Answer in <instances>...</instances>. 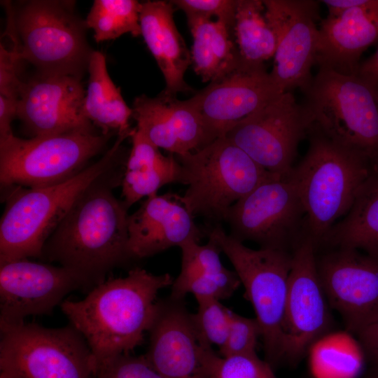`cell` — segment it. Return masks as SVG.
Wrapping results in <instances>:
<instances>
[{"label":"cell","mask_w":378,"mask_h":378,"mask_svg":"<svg viewBox=\"0 0 378 378\" xmlns=\"http://www.w3.org/2000/svg\"><path fill=\"white\" fill-rule=\"evenodd\" d=\"M173 282L168 273L153 274L135 267L125 277L104 280L80 300L61 303L69 324L90 346L96 369L143 344L158 312L157 295Z\"/></svg>","instance_id":"obj_1"},{"label":"cell","mask_w":378,"mask_h":378,"mask_svg":"<svg viewBox=\"0 0 378 378\" xmlns=\"http://www.w3.org/2000/svg\"><path fill=\"white\" fill-rule=\"evenodd\" d=\"M125 172L110 178L107 174L83 193L46 241L41 260L77 270L98 285L129 259L127 208L112 192Z\"/></svg>","instance_id":"obj_2"},{"label":"cell","mask_w":378,"mask_h":378,"mask_svg":"<svg viewBox=\"0 0 378 378\" xmlns=\"http://www.w3.org/2000/svg\"><path fill=\"white\" fill-rule=\"evenodd\" d=\"M129 137L118 135L100 159L61 183L6 188V206L0 221V263L41 259L46 241L83 193L104 176L126 167L130 151L122 144Z\"/></svg>","instance_id":"obj_3"},{"label":"cell","mask_w":378,"mask_h":378,"mask_svg":"<svg viewBox=\"0 0 378 378\" xmlns=\"http://www.w3.org/2000/svg\"><path fill=\"white\" fill-rule=\"evenodd\" d=\"M308 150L294 166V181L307 215V235L316 249L351 209L375 167L363 154L342 146L309 127Z\"/></svg>","instance_id":"obj_4"},{"label":"cell","mask_w":378,"mask_h":378,"mask_svg":"<svg viewBox=\"0 0 378 378\" xmlns=\"http://www.w3.org/2000/svg\"><path fill=\"white\" fill-rule=\"evenodd\" d=\"M310 126L378 167V85L319 69L304 92Z\"/></svg>","instance_id":"obj_5"},{"label":"cell","mask_w":378,"mask_h":378,"mask_svg":"<svg viewBox=\"0 0 378 378\" xmlns=\"http://www.w3.org/2000/svg\"><path fill=\"white\" fill-rule=\"evenodd\" d=\"M176 158L181 183L188 186L181 202L194 217L202 216L214 225L225 221L230 207L259 185L284 177L266 171L224 136Z\"/></svg>","instance_id":"obj_6"},{"label":"cell","mask_w":378,"mask_h":378,"mask_svg":"<svg viewBox=\"0 0 378 378\" xmlns=\"http://www.w3.org/2000/svg\"><path fill=\"white\" fill-rule=\"evenodd\" d=\"M232 263L244 296L251 302L260 328L265 360L274 368L282 362L283 323L292 265V252L253 249L227 234L220 224L205 230Z\"/></svg>","instance_id":"obj_7"},{"label":"cell","mask_w":378,"mask_h":378,"mask_svg":"<svg viewBox=\"0 0 378 378\" xmlns=\"http://www.w3.org/2000/svg\"><path fill=\"white\" fill-rule=\"evenodd\" d=\"M0 370L11 378H94L96 363L71 324L0 323Z\"/></svg>","instance_id":"obj_8"},{"label":"cell","mask_w":378,"mask_h":378,"mask_svg":"<svg viewBox=\"0 0 378 378\" xmlns=\"http://www.w3.org/2000/svg\"><path fill=\"white\" fill-rule=\"evenodd\" d=\"M113 134L76 131L24 139H0L1 188H41L61 183L82 171Z\"/></svg>","instance_id":"obj_9"},{"label":"cell","mask_w":378,"mask_h":378,"mask_svg":"<svg viewBox=\"0 0 378 378\" xmlns=\"http://www.w3.org/2000/svg\"><path fill=\"white\" fill-rule=\"evenodd\" d=\"M11 13L24 60L40 74L80 76L93 51L71 1H29Z\"/></svg>","instance_id":"obj_10"},{"label":"cell","mask_w":378,"mask_h":378,"mask_svg":"<svg viewBox=\"0 0 378 378\" xmlns=\"http://www.w3.org/2000/svg\"><path fill=\"white\" fill-rule=\"evenodd\" d=\"M225 222L230 235L260 248L293 252L307 235V215L290 174L268 180L234 204Z\"/></svg>","instance_id":"obj_11"},{"label":"cell","mask_w":378,"mask_h":378,"mask_svg":"<svg viewBox=\"0 0 378 378\" xmlns=\"http://www.w3.org/2000/svg\"><path fill=\"white\" fill-rule=\"evenodd\" d=\"M309 126L303 104L286 92L234 125L224 136L266 171L287 176Z\"/></svg>","instance_id":"obj_12"},{"label":"cell","mask_w":378,"mask_h":378,"mask_svg":"<svg viewBox=\"0 0 378 378\" xmlns=\"http://www.w3.org/2000/svg\"><path fill=\"white\" fill-rule=\"evenodd\" d=\"M316 267V248L309 237L292 252L283 323L282 362L297 363L329 334L332 318Z\"/></svg>","instance_id":"obj_13"},{"label":"cell","mask_w":378,"mask_h":378,"mask_svg":"<svg viewBox=\"0 0 378 378\" xmlns=\"http://www.w3.org/2000/svg\"><path fill=\"white\" fill-rule=\"evenodd\" d=\"M96 284L84 274L28 258L0 263V323H17L32 315L50 314L75 290Z\"/></svg>","instance_id":"obj_14"},{"label":"cell","mask_w":378,"mask_h":378,"mask_svg":"<svg viewBox=\"0 0 378 378\" xmlns=\"http://www.w3.org/2000/svg\"><path fill=\"white\" fill-rule=\"evenodd\" d=\"M318 277L329 305L358 335L378 318V254L333 247L319 258Z\"/></svg>","instance_id":"obj_15"},{"label":"cell","mask_w":378,"mask_h":378,"mask_svg":"<svg viewBox=\"0 0 378 378\" xmlns=\"http://www.w3.org/2000/svg\"><path fill=\"white\" fill-rule=\"evenodd\" d=\"M276 40L270 76L281 92L299 88L303 93L314 76L318 40L319 1L263 0Z\"/></svg>","instance_id":"obj_16"},{"label":"cell","mask_w":378,"mask_h":378,"mask_svg":"<svg viewBox=\"0 0 378 378\" xmlns=\"http://www.w3.org/2000/svg\"><path fill=\"white\" fill-rule=\"evenodd\" d=\"M181 300L158 301L146 356L164 378H209L218 355L200 337Z\"/></svg>","instance_id":"obj_17"},{"label":"cell","mask_w":378,"mask_h":378,"mask_svg":"<svg viewBox=\"0 0 378 378\" xmlns=\"http://www.w3.org/2000/svg\"><path fill=\"white\" fill-rule=\"evenodd\" d=\"M85 96L80 76L39 73L22 82L17 117L33 136L94 132L83 113Z\"/></svg>","instance_id":"obj_18"},{"label":"cell","mask_w":378,"mask_h":378,"mask_svg":"<svg viewBox=\"0 0 378 378\" xmlns=\"http://www.w3.org/2000/svg\"><path fill=\"white\" fill-rule=\"evenodd\" d=\"M282 93L265 67L248 68L240 63L188 100L218 138Z\"/></svg>","instance_id":"obj_19"},{"label":"cell","mask_w":378,"mask_h":378,"mask_svg":"<svg viewBox=\"0 0 378 378\" xmlns=\"http://www.w3.org/2000/svg\"><path fill=\"white\" fill-rule=\"evenodd\" d=\"M338 6L343 11L319 23L315 64L356 75L363 52L378 41V0H340Z\"/></svg>","instance_id":"obj_20"},{"label":"cell","mask_w":378,"mask_h":378,"mask_svg":"<svg viewBox=\"0 0 378 378\" xmlns=\"http://www.w3.org/2000/svg\"><path fill=\"white\" fill-rule=\"evenodd\" d=\"M132 109L136 127L156 147L176 156L199 150L217 139L188 99L162 91L155 97L141 94Z\"/></svg>","instance_id":"obj_21"},{"label":"cell","mask_w":378,"mask_h":378,"mask_svg":"<svg viewBox=\"0 0 378 378\" xmlns=\"http://www.w3.org/2000/svg\"><path fill=\"white\" fill-rule=\"evenodd\" d=\"M204 233L178 195H152L128 216V258L141 259L190 241L199 242Z\"/></svg>","instance_id":"obj_22"},{"label":"cell","mask_w":378,"mask_h":378,"mask_svg":"<svg viewBox=\"0 0 378 378\" xmlns=\"http://www.w3.org/2000/svg\"><path fill=\"white\" fill-rule=\"evenodd\" d=\"M174 11L171 1L141 3L140 26L141 36L164 76L165 88L162 92L176 97L179 92L192 90L184 79L192 60L174 23Z\"/></svg>","instance_id":"obj_23"},{"label":"cell","mask_w":378,"mask_h":378,"mask_svg":"<svg viewBox=\"0 0 378 378\" xmlns=\"http://www.w3.org/2000/svg\"><path fill=\"white\" fill-rule=\"evenodd\" d=\"M324 245L378 254V167L360 187L348 213L330 228Z\"/></svg>","instance_id":"obj_24"},{"label":"cell","mask_w":378,"mask_h":378,"mask_svg":"<svg viewBox=\"0 0 378 378\" xmlns=\"http://www.w3.org/2000/svg\"><path fill=\"white\" fill-rule=\"evenodd\" d=\"M89 81L83 104L85 116L102 130L104 134L131 135L129 120L132 109L123 99L120 88L111 80L106 68V57L93 51L88 66Z\"/></svg>","instance_id":"obj_25"},{"label":"cell","mask_w":378,"mask_h":378,"mask_svg":"<svg viewBox=\"0 0 378 378\" xmlns=\"http://www.w3.org/2000/svg\"><path fill=\"white\" fill-rule=\"evenodd\" d=\"M187 20L192 37V64L203 82H211L240 64L234 27L218 20Z\"/></svg>","instance_id":"obj_26"},{"label":"cell","mask_w":378,"mask_h":378,"mask_svg":"<svg viewBox=\"0 0 378 378\" xmlns=\"http://www.w3.org/2000/svg\"><path fill=\"white\" fill-rule=\"evenodd\" d=\"M234 33L241 65L262 68L265 61L274 57L276 36L263 0H237Z\"/></svg>","instance_id":"obj_27"},{"label":"cell","mask_w":378,"mask_h":378,"mask_svg":"<svg viewBox=\"0 0 378 378\" xmlns=\"http://www.w3.org/2000/svg\"><path fill=\"white\" fill-rule=\"evenodd\" d=\"M141 3L135 0H95L87 16L86 27L94 31L97 43L129 33L141 35Z\"/></svg>","instance_id":"obj_28"},{"label":"cell","mask_w":378,"mask_h":378,"mask_svg":"<svg viewBox=\"0 0 378 378\" xmlns=\"http://www.w3.org/2000/svg\"><path fill=\"white\" fill-rule=\"evenodd\" d=\"M323 337L321 343L312 350L310 367L314 378H357L360 372L364 353L354 342L347 347H337V335Z\"/></svg>","instance_id":"obj_29"},{"label":"cell","mask_w":378,"mask_h":378,"mask_svg":"<svg viewBox=\"0 0 378 378\" xmlns=\"http://www.w3.org/2000/svg\"><path fill=\"white\" fill-rule=\"evenodd\" d=\"M181 166L175 155H162L153 164L125 171L121 181L122 202L128 209L144 197L157 195L163 186L181 183Z\"/></svg>","instance_id":"obj_30"},{"label":"cell","mask_w":378,"mask_h":378,"mask_svg":"<svg viewBox=\"0 0 378 378\" xmlns=\"http://www.w3.org/2000/svg\"><path fill=\"white\" fill-rule=\"evenodd\" d=\"M181 251V267L172 288H177L189 280L202 274L223 271L226 267L220 259L221 251L216 242L209 238L204 245L190 241L179 247Z\"/></svg>","instance_id":"obj_31"},{"label":"cell","mask_w":378,"mask_h":378,"mask_svg":"<svg viewBox=\"0 0 378 378\" xmlns=\"http://www.w3.org/2000/svg\"><path fill=\"white\" fill-rule=\"evenodd\" d=\"M240 285L235 271L225 268L219 272L198 276L177 288H172L171 298L182 300L186 294L192 293L197 300L220 301L230 297Z\"/></svg>","instance_id":"obj_32"},{"label":"cell","mask_w":378,"mask_h":378,"mask_svg":"<svg viewBox=\"0 0 378 378\" xmlns=\"http://www.w3.org/2000/svg\"><path fill=\"white\" fill-rule=\"evenodd\" d=\"M197 302V310L191 314L197 332L206 344L221 349L227 337L232 311L219 300L204 299Z\"/></svg>","instance_id":"obj_33"},{"label":"cell","mask_w":378,"mask_h":378,"mask_svg":"<svg viewBox=\"0 0 378 378\" xmlns=\"http://www.w3.org/2000/svg\"><path fill=\"white\" fill-rule=\"evenodd\" d=\"M8 14L6 33L11 43L0 44V97L18 102L22 81L20 80V66L23 60L20 43L12 15Z\"/></svg>","instance_id":"obj_34"},{"label":"cell","mask_w":378,"mask_h":378,"mask_svg":"<svg viewBox=\"0 0 378 378\" xmlns=\"http://www.w3.org/2000/svg\"><path fill=\"white\" fill-rule=\"evenodd\" d=\"M209 378H278L273 367L255 354L235 355L216 359Z\"/></svg>","instance_id":"obj_35"},{"label":"cell","mask_w":378,"mask_h":378,"mask_svg":"<svg viewBox=\"0 0 378 378\" xmlns=\"http://www.w3.org/2000/svg\"><path fill=\"white\" fill-rule=\"evenodd\" d=\"M261 328L257 319L232 312L231 321L225 344L219 352L221 356L255 354Z\"/></svg>","instance_id":"obj_36"},{"label":"cell","mask_w":378,"mask_h":378,"mask_svg":"<svg viewBox=\"0 0 378 378\" xmlns=\"http://www.w3.org/2000/svg\"><path fill=\"white\" fill-rule=\"evenodd\" d=\"M94 378H164L146 355H118L99 365Z\"/></svg>","instance_id":"obj_37"},{"label":"cell","mask_w":378,"mask_h":378,"mask_svg":"<svg viewBox=\"0 0 378 378\" xmlns=\"http://www.w3.org/2000/svg\"><path fill=\"white\" fill-rule=\"evenodd\" d=\"M172 4L186 14L187 19L202 18L225 22L234 27L237 0H173Z\"/></svg>","instance_id":"obj_38"},{"label":"cell","mask_w":378,"mask_h":378,"mask_svg":"<svg viewBox=\"0 0 378 378\" xmlns=\"http://www.w3.org/2000/svg\"><path fill=\"white\" fill-rule=\"evenodd\" d=\"M357 335L360 347L370 363L378 361V318Z\"/></svg>","instance_id":"obj_39"},{"label":"cell","mask_w":378,"mask_h":378,"mask_svg":"<svg viewBox=\"0 0 378 378\" xmlns=\"http://www.w3.org/2000/svg\"><path fill=\"white\" fill-rule=\"evenodd\" d=\"M356 74L378 85V48L373 55L360 63Z\"/></svg>","instance_id":"obj_40"},{"label":"cell","mask_w":378,"mask_h":378,"mask_svg":"<svg viewBox=\"0 0 378 378\" xmlns=\"http://www.w3.org/2000/svg\"><path fill=\"white\" fill-rule=\"evenodd\" d=\"M370 370L369 374L378 377V361L370 363Z\"/></svg>","instance_id":"obj_41"},{"label":"cell","mask_w":378,"mask_h":378,"mask_svg":"<svg viewBox=\"0 0 378 378\" xmlns=\"http://www.w3.org/2000/svg\"><path fill=\"white\" fill-rule=\"evenodd\" d=\"M0 378H11L6 372L0 370Z\"/></svg>","instance_id":"obj_42"},{"label":"cell","mask_w":378,"mask_h":378,"mask_svg":"<svg viewBox=\"0 0 378 378\" xmlns=\"http://www.w3.org/2000/svg\"><path fill=\"white\" fill-rule=\"evenodd\" d=\"M364 378H378V377L368 374L367 377H365Z\"/></svg>","instance_id":"obj_43"}]
</instances>
